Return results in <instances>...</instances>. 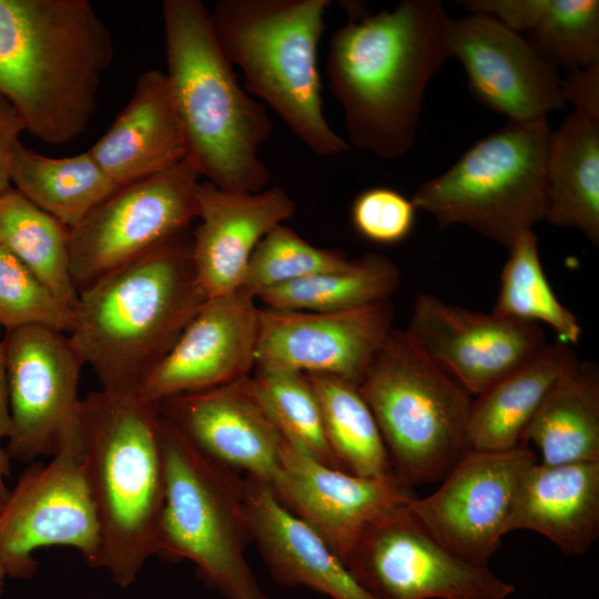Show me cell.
Instances as JSON below:
<instances>
[{
	"mask_svg": "<svg viewBox=\"0 0 599 599\" xmlns=\"http://www.w3.org/2000/svg\"><path fill=\"white\" fill-rule=\"evenodd\" d=\"M344 8L347 22L332 33L325 67L348 142L399 158L414 144L430 79L451 58L450 18L438 0H403L374 13L357 2Z\"/></svg>",
	"mask_w": 599,
	"mask_h": 599,
	"instance_id": "6da1fadb",
	"label": "cell"
},
{
	"mask_svg": "<svg viewBox=\"0 0 599 599\" xmlns=\"http://www.w3.org/2000/svg\"><path fill=\"white\" fill-rule=\"evenodd\" d=\"M561 89L566 103L599 120V63L570 72L562 80Z\"/></svg>",
	"mask_w": 599,
	"mask_h": 599,
	"instance_id": "74e56055",
	"label": "cell"
},
{
	"mask_svg": "<svg viewBox=\"0 0 599 599\" xmlns=\"http://www.w3.org/2000/svg\"><path fill=\"white\" fill-rule=\"evenodd\" d=\"M537 460L525 445L508 450L468 449L426 497H415L409 510L451 552L488 567L502 537L511 531L518 489Z\"/></svg>",
	"mask_w": 599,
	"mask_h": 599,
	"instance_id": "4fadbf2b",
	"label": "cell"
},
{
	"mask_svg": "<svg viewBox=\"0 0 599 599\" xmlns=\"http://www.w3.org/2000/svg\"><path fill=\"white\" fill-rule=\"evenodd\" d=\"M508 250L491 313L517 322L546 325L559 342L578 344L581 325L554 293L542 268L535 232L522 234Z\"/></svg>",
	"mask_w": 599,
	"mask_h": 599,
	"instance_id": "d6a6232c",
	"label": "cell"
},
{
	"mask_svg": "<svg viewBox=\"0 0 599 599\" xmlns=\"http://www.w3.org/2000/svg\"><path fill=\"white\" fill-rule=\"evenodd\" d=\"M295 206L281 187L243 193L219 189L209 181L200 183V223L191 233V253L197 283L206 298L243 287L255 247L292 217Z\"/></svg>",
	"mask_w": 599,
	"mask_h": 599,
	"instance_id": "44dd1931",
	"label": "cell"
},
{
	"mask_svg": "<svg viewBox=\"0 0 599 599\" xmlns=\"http://www.w3.org/2000/svg\"><path fill=\"white\" fill-rule=\"evenodd\" d=\"M408 505L368 526L344 560L374 598L506 599L512 595L514 585L440 544Z\"/></svg>",
	"mask_w": 599,
	"mask_h": 599,
	"instance_id": "7c38bea8",
	"label": "cell"
},
{
	"mask_svg": "<svg viewBox=\"0 0 599 599\" xmlns=\"http://www.w3.org/2000/svg\"><path fill=\"white\" fill-rule=\"evenodd\" d=\"M79 424V422H78ZM77 549L91 568L100 555L99 520L84 473L79 425L47 463H32L0 506V561L7 577L30 579L42 547Z\"/></svg>",
	"mask_w": 599,
	"mask_h": 599,
	"instance_id": "30bf717a",
	"label": "cell"
},
{
	"mask_svg": "<svg viewBox=\"0 0 599 599\" xmlns=\"http://www.w3.org/2000/svg\"><path fill=\"white\" fill-rule=\"evenodd\" d=\"M255 301L244 288L206 298L136 395L159 405L251 376L261 311Z\"/></svg>",
	"mask_w": 599,
	"mask_h": 599,
	"instance_id": "ac0fdd59",
	"label": "cell"
},
{
	"mask_svg": "<svg viewBox=\"0 0 599 599\" xmlns=\"http://www.w3.org/2000/svg\"><path fill=\"white\" fill-rule=\"evenodd\" d=\"M248 383L291 447L317 463L342 469L328 445L319 403L305 374L255 367Z\"/></svg>",
	"mask_w": 599,
	"mask_h": 599,
	"instance_id": "836d02e7",
	"label": "cell"
},
{
	"mask_svg": "<svg viewBox=\"0 0 599 599\" xmlns=\"http://www.w3.org/2000/svg\"><path fill=\"white\" fill-rule=\"evenodd\" d=\"M328 0H220L211 11L217 41L251 94L267 103L312 152L349 144L328 124L317 52Z\"/></svg>",
	"mask_w": 599,
	"mask_h": 599,
	"instance_id": "8992f818",
	"label": "cell"
},
{
	"mask_svg": "<svg viewBox=\"0 0 599 599\" xmlns=\"http://www.w3.org/2000/svg\"><path fill=\"white\" fill-rule=\"evenodd\" d=\"M469 13L488 14L510 30H526L548 61L573 72L599 63L598 0H464Z\"/></svg>",
	"mask_w": 599,
	"mask_h": 599,
	"instance_id": "4316f807",
	"label": "cell"
},
{
	"mask_svg": "<svg viewBox=\"0 0 599 599\" xmlns=\"http://www.w3.org/2000/svg\"><path fill=\"white\" fill-rule=\"evenodd\" d=\"M22 131H27L22 118L0 94V194L11 187L12 159Z\"/></svg>",
	"mask_w": 599,
	"mask_h": 599,
	"instance_id": "f35d334b",
	"label": "cell"
},
{
	"mask_svg": "<svg viewBox=\"0 0 599 599\" xmlns=\"http://www.w3.org/2000/svg\"><path fill=\"white\" fill-rule=\"evenodd\" d=\"M243 501L252 539L277 582L306 587L332 599H376L327 542L276 498L267 484L245 476Z\"/></svg>",
	"mask_w": 599,
	"mask_h": 599,
	"instance_id": "7402d4cb",
	"label": "cell"
},
{
	"mask_svg": "<svg viewBox=\"0 0 599 599\" xmlns=\"http://www.w3.org/2000/svg\"><path fill=\"white\" fill-rule=\"evenodd\" d=\"M393 470L410 486L441 480L469 449L473 398L407 335L393 329L358 385Z\"/></svg>",
	"mask_w": 599,
	"mask_h": 599,
	"instance_id": "ba28073f",
	"label": "cell"
},
{
	"mask_svg": "<svg viewBox=\"0 0 599 599\" xmlns=\"http://www.w3.org/2000/svg\"><path fill=\"white\" fill-rule=\"evenodd\" d=\"M159 405L136 394L91 392L81 400L79 436L99 527L98 567L130 587L158 556L165 500Z\"/></svg>",
	"mask_w": 599,
	"mask_h": 599,
	"instance_id": "5b68a950",
	"label": "cell"
},
{
	"mask_svg": "<svg viewBox=\"0 0 599 599\" xmlns=\"http://www.w3.org/2000/svg\"><path fill=\"white\" fill-rule=\"evenodd\" d=\"M351 261L341 251L312 245L282 224L265 235L255 247L242 288L256 297L266 290L343 268Z\"/></svg>",
	"mask_w": 599,
	"mask_h": 599,
	"instance_id": "e575fe53",
	"label": "cell"
},
{
	"mask_svg": "<svg viewBox=\"0 0 599 599\" xmlns=\"http://www.w3.org/2000/svg\"><path fill=\"white\" fill-rule=\"evenodd\" d=\"M448 47L463 63L476 100L509 122L547 120L565 109L558 68L495 18L469 13L450 19Z\"/></svg>",
	"mask_w": 599,
	"mask_h": 599,
	"instance_id": "2e32d148",
	"label": "cell"
},
{
	"mask_svg": "<svg viewBox=\"0 0 599 599\" xmlns=\"http://www.w3.org/2000/svg\"><path fill=\"white\" fill-rule=\"evenodd\" d=\"M113 55L87 0H0V94L40 141L63 144L87 130Z\"/></svg>",
	"mask_w": 599,
	"mask_h": 599,
	"instance_id": "3957f363",
	"label": "cell"
},
{
	"mask_svg": "<svg viewBox=\"0 0 599 599\" xmlns=\"http://www.w3.org/2000/svg\"><path fill=\"white\" fill-rule=\"evenodd\" d=\"M306 376L318 399L325 435L339 467L367 478L394 471L377 422L358 386L328 375Z\"/></svg>",
	"mask_w": 599,
	"mask_h": 599,
	"instance_id": "1f68e13d",
	"label": "cell"
},
{
	"mask_svg": "<svg viewBox=\"0 0 599 599\" xmlns=\"http://www.w3.org/2000/svg\"><path fill=\"white\" fill-rule=\"evenodd\" d=\"M119 186L162 173L187 156L165 73L143 72L112 125L89 150Z\"/></svg>",
	"mask_w": 599,
	"mask_h": 599,
	"instance_id": "603a6c76",
	"label": "cell"
},
{
	"mask_svg": "<svg viewBox=\"0 0 599 599\" xmlns=\"http://www.w3.org/2000/svg\"><path fill=\"white\" fill-rule=\"evenodd\" d=\"M172 100L187 156L219 189L257 193L271 180L260 156L273 125L263 103L240 83L200 0L161 6Z\"/></svg>",
	"mask_w": 599,
	"mask_h": 599,
	"instance_id": "277c9868",
	"label": "cell"
},
{
	"mask_svg": "<svg viewBox=\"0 0 599 599\" xmlns=\"http://www.w3.org/2000/svg\"><path fill=\"white\" fill-rule=\"evenodd\" d=\"M0 329H1V327H0Z\"/></svg>",
	"mask_w": 599,
	"mask_h": 599,
	"instance_id": "7bdbcfd3",
	"label": "cell"
},
{
	"mask_svg": "<svg viewBox=\"0 0 599 599\" xmlns=\"http://www.w3.org/2000/svg\"><path fill=\"white\" fill-rule=\"evenodd\" d=\"M11 456L6 447L0 446V506L9 495L10 489L7 487L6 480L10 476Z\"/></svg>",
	"mask_w": 599,
	"mask_h": 599,
	"instance_id": "60d3db41",
	"label": "cell"
},
{
	"mask_svg": "<svg viewBox=\"0 0 599 599\" xmlns=\"http://www.w3.org/2000/svg\"><path fill=\"white\" fill-rule=\"evenodd\" d=\"M270 488L343 562L368 526L416 497L412 486L395 471L359 477L317 463L285 440L280 468Z\"/></svg>",
	"mask_w": 599,
	"mask_h": 599,
	"instance_id": "d6986e66",
	"label": "cell"
},
{
	"mask_svg": "<svg viewBox=\"0 0 599 599\" xmlns=\"http://www.w3.org/2000/svg\"><path fill=\"white\" fill-rule=\"evenodd\" d=\"M11 182L14 189L69 230L84 220L119 187L89 151L49 158L17 144Z\"/></svg>",
	"mask_w": 599,
	"mask_h": 599,
	"instance_id": "f1b7e54d",
	"label": "cell"
},
{
	"mask_svg": "<svg viewBox=\"0 0 599 599\" xmlns=\"http://www.w3.org/2000/svg\"><path fill=\"white\" fill-rule=\"evenodd\" d=\"M41 326L69 334L73 311L0 245V327Z\"/></svg>",
	"mask_w": 599,
	"mask_h": 599,
	"instance_id": "d590c367",
	"label": "cell"
},
{
	"mask_svg": "<svg viewBox=\"0 0 599 599\" xmlns=\"http://www.w3.org/2000/svg\"><path fill=\"white\" fill-rule=\"evenodd\" d=\"M544 220L599 244V120L575 109L549 136Z\"/></svg>",
	"mask_w": 599,
	"mask_h": 599,
	"instance_id": "484cf974",
	"label": "cell"
},
{
	"mask_svg": "<svg viewBox=\"0 0 599 599\" xmlns=\"http://www.w3.org/2000/svg\"><path fill=\"white\" fill-rule=\"evenodd\" d=\"M6 577H7L6 571H4V569L2 567V564L0 561V596L3 592V583H4Z\"/></svg>",
	"mask_w": 599,
	"mask_h": 599,
	"instance_id": "b9f144b4",
	"label": "cell"
},
{
	"mask_svg": "<svg viewBox=\"0 0 599 599\" xmlns=\"http://www.w3.org/2000/svg\"><path fill=\"white\" fill-rule=\"evenodd\" d=\"M547 120L508 122L475 142L414 193L416 209L441 227L461 224L509 248L544 220Z\"/></svg>",
	"mask_w": 599,
	"mask_h": 599,
	"instance_id": "9c48e42d",
	"label": "cell"
},
{
	"mask_svg": "<svg viewBox=\"0 0 599 599\" xmlns=\"http://www.w3.org/2000/svg\"><path fill=\"white\" fill-rule=\"evenodd\" d=\"M390 301L337 312L261 308L255 367L359 385L393 328Z\"/></svg>",
	"mask_w": 599,
	"mask_h": 599,
	"instance_id": "9a60e30c",
	"label": "cell"
},
{
	"mask_svg": "<svg viewBox=\"0 0 599 599\" xmlns=\"http://www.w3.org/2000/svg\"><path fill=\"white\" fill-rule=\"evenodd\" d=\"M405 332L471 397L548 343L540 325L470 311L429 293L415 298Z\"/></svg>",
	"mask_w": 599,
	"mask_h": 599,
	"instance_id": "e0dca14e",
	"label": "cell"
},
{
	"mask_svg": "<svg viewBox=\"0 0 599 599\" xmlns=\"http://www.w3.org/2000/svg\"><path fill=\"white\" fill-rule=\"evenodd\" d=\"M201 176L186 156L162 173L119 187L70 229L78 292L189 230L197 217Z\"/></svg>",
	"mask_w": 599,
	"mask_h": 599,
	"instance_id": "8fae6325",
	"label": "cell"
},
{
	"mask_svg": "<svg viewBox=\"0 0 599 599\" xmlns=\"http://www.w3.org/2000/svg\"><path fill=\"white\" fill-rule=\"evenodd\" d=\"M248 377L171 397L159 408L202 453L271 486L284 439L252 392Z\"/></svg>",
	"mask_w": 599,
	"mask_h": 599,
	"instance_id": "ffe728a7",
	"label": "cell"
},
{
	"mask_svg": "<svg viewBox=\"0 0 599 599\" xmlns=\"http://www.w3.org/2000/svg\"><path fill=\"white\" fill-rule=\"evenodd\" d=\"M160 440L165 500L158 556L190 560L225 599H268L245 555L253 539L243 479L202 453L162 413Z\"/></svg>",
	"mask_w": 599,
	"mask_h": 599,
	"instance_id": "52a82bcc",
	"label": "cell"
},
{
	"mask_svg": "<svg viewBox=\"0 0 599 599\" xmlns=\"http://www.w3.org/2000/svg\"><path fill=\"white\" fill-rule=\"evenodd\" d=\"M416 210L413 201L402 193L372 187L354 200L352 222L363 237L379 244H396L410 233Z\"/></svg>",
	"mask_w": 599,
	"mask_h": 599,
	"instance_id": "8d00e7d4",
	"label": "cell"
},
{
	"mask_svg": "<svg viewBox=\"0 0 599 599\" xmlns=\"http://www.w3.org/2000/svg\"><path fill=\"white\" fill-rule=\"evenodd\" d=\"M527 441L544 465L599 461L597 364L578 359L558 378L524 433Z\"/></svg>",
	"mask_w": 599,
	"mask_h": 599,
	"instance_id": "83f0119b",
	"label": "cell"
},
{
	"mask_svg": "<svg viewBox=\"0 0 599 599\" xmlns=\"http://www.w3.org/2000/svg\"><path fill=\"white\" fill-rule=\"evenodd\" d=\"M510 528L538 532L566 555L587 552L599 536V461L535 460L522 476Z\"/></svg>",
	"mask_w": 599,
	"mask_h": 599,
	"instance_id": "cb8c5ba5",
	"label": "cell"
},
{
	"mask_svg": "<svg viewBox=\"0 0 599 599\" xmlns=\"http://www.w3.org/2000/svg\"><path fill=\"white\" fill-rule=\"evenodd\" d=\"M577 361L570 345L547 343L474 397L467 425L469 448L498 451L522 445L524 433L542 400Z\"/></svg>",
	"mask_w": 599,
	"mask_h": 599,
	"instance_id": "d4e9b609",
	"label": "cell"
},
{
	"mask_svg": "<svg viewBox=\"0 0 599 599\" xmlns=\"http://www.w3.org/2000/svg\"><path fill=\"white\" fill-rule=\"evenodd\" d=\"M189 230L79 292L68 335L102 390L138 394L206 300Z\"/></svg>",
	"mask_w": 599,
	"mask_h": 599,
	"instance_id": "7a4b0ae2",
	"label": "cell"
},
{
	"mask_svg": "<svg viewBox=\"0 0 599 599\" xmlns=\"http://www.w3.org/2000/svg\"><path fill=\"white\" fill-rule=\"evenodd\" d=\"M12 429L6 357L0 341V440L8 439Z\"/></svg>",
	"mask_w": 599,
	"mask_h": 599,
	"instance_id": "ab89813d",
	"label": "cell"
},
{
	"mask_svg": "<svg viewBox=\"0 0 599 599\" xmlns=\"http://www.w3.org/2000/svg\"><path fill=\"white\" fill-rule=\"evenodd\" d=\"M7 366L12 459L33 463L54 455L75 430L84 366L67 334L41 326L7 331L1 341Z\"/></svg>",
	"mask_w": 599,
	"mask_h": 599,
	"instance_id": "5bb4252c",
	"label": "cell"
},
{
	"mask_svg": "<svg viewBox=\"0 0 599 599\" xmlns=\"http://www.w3.org/2000/svg\"><path fill=\"white\" fill-rule=\"evenodd\" d=\"M399 283L395 263L368 253L343 268L261 292L256 300L274 309L337 312L390 301Z\"/></svg>",
	"mask_w": 599,
	"mask_h": 599,
	"instance_id": "4dcf8cb0",
	"label": "cell"
},
{
	"mask_svg": "<svg viewBox=\"0 0 599 599\" xmlns=\"http://www.w3.org/2000/svg\"><path fill=\"white\" fill-rule=\"evenodd\" d=\"M0 245L74 309L70 230L12 186L0 194Z\"/></svg>",
	"mask_w": 599,
	"mask_h": 599,
	"instance_id": "f546056e",
	"label": "cell"
}]
</instances>
